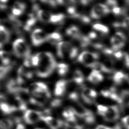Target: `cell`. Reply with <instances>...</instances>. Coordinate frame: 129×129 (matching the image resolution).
<instances>
[{
  "label": "cell",
  "mask_w": 129,
  "mask_h": 129,
  "mask_svg": "<svg viewBox=\"0 0 129 129\" xmlns=\"http://www.w3.org/2000/svg\"><path fill=\"white\" fill-rule=\"evenodd\" d=\"M40 58V63L37 67L36 74L38 77H49L56 68V60L50 52H40L38 53Z\"/></svg>",
  "instance_id": "obj_1"
},
{
  "label": "cell",
  "mask_w": 129,
  "mask_h": 129,
  "mask_svg": "<svg viewBox=\"0 0 129 129\" xmlns=\"http://www.w3.org/2000/svg\"><path fill=\"white\" fill-rule=\"evenodd\" d=\"M14 53L18 57L26 58L30 55L29 47L23 39H19L13 43Z\"/></svg>",
  "instance_id": "obj_2"
},
{
  "label": "cell",
  "mask_w": 129,
  "mask_h": 129,
  "mask_svg": "<svg viewBox=\"0 0 129 129\" xmlns=\"http://www.w3.org/2000/svg\"><path fill=\"white\" fill-rule=\"evenodd\" d=\"M122 110L120 106L112 105L108 106L107 112L103 118L108 122H114L118 120L120 117L121 111Z\"/></svg>",
  "instance_id": "obj_3"
},
{
  "label": "cell",
  "mask_w": 129,
  "mask_h": 129,
  "mask_svg": "<svg viewBox=\"0 0 129 129\" xmlns=\"http://www.w3.org/2000/svg\"><path fill=\"white\" fill-rule=\"evenodd\" d=\"M126 38L124 34L121 32H116L111 39L112 49L114 51H118L124 47Z\"/></svg>",
  "instance_id": "obj_4"
},
{
  "label": "cell",
  "mask_w": 129,
  "mask_h": 129,
  "mask_svg": "<svg viewBox=\"0 0 129 129\" xmlns=\"http://www.w3.org/2000/svg\"><path fill=\"white\" fill-rule=\"evenodd\" d=\"M109 7L103 4H98L94 5L91 11L90 16L94 19H98L110 13Z\"/></svg>",
  "instance_id": "obj_5"
},
{
  "label": "cell",
  "mask_w": 129,
  "mask_h": 129,
  "mask_svg": "<svg viewBox=\"0 0 129 129\" xmlns=\"http://www.w3.org/2000/svg\"><path fill=\"white\" fill-rule=\"evenodd\" d=\"M99 56V54L96 52L84 51L79 55L78 60L79 62L88 66L89 65L96 62V60L98 59Z\"/></svg>",
  "instance_id": "obj_6"
},
{
  "label": "cell",
  "mask_w": 129,
  "mask_h": 129,
  "mask_svg": "<svg viewBox=\"0 0 129 129\" xmlns=\"http://www.w3.org/2000/svg\"><path fill=\"white\" fill-rule=\"evenodd\" d=\"M41 112L33 110H27L25 112L23 118L26 124H34L42 120Z\"/></svg>",
  "instance_id": "obj_7"
},
{
  "label": "cell",
  "mask_w": 129,
  "mask_h": 129,
  "mask_svg": "<svg viewBox=\"0 0 129 129\" xmlns=\"http://www.w3.org/2000/svg\"><path fill=\"white\" fill-rule=\"evenodd\" d=\"M28 69L23 65L20 67L18 71L16 81L19 86L24 83L27 80L31 79L33 77L32 72L28 70Z\"/></svg>",
  "instance_id": "obj_8"
},
{
  "label": "cell",
  "mask_w": 129,
  "mask_h": 129,
  "mask_svg": "<svg viewBox=\"0 0 129 129\" xmlns=\"http://www.w3.org/2000/svg\"><path fill=\"white\" fill-rule=\"evenodd\" d=\"M98 96L96 91L89 88H84L81 92V96L85 103L92 105L95 102Z\"/></svg>",
  "instance_id": "obj_9"
},
{
  "label": "cell",
  "mask_w": 129,
  "mask_h": 129,
  "mask_svg": "<svg viewBox=\"0 0 129 129\" xmlns=\"http://www.w3.org/2000/svg\"><path fill=\"white\" fill-rule=\"evenodd\" d=\"M47 35L40 29L35 30L32 34L31 40L34 45L38 46L46 41Z\"/></svg>",
  "instance_id": "obj_10"
},
{
  "label": "cell",
  "mask_w": 129,
  "mask_h": 129,
  "mask_svg": "<svg viewBox=\"0 0 129 129\" xmlns=\"http://www.w3.org/2000/svg\"><path fill=\"white\" fill-rule=\"evenodd\" d=\"M72 45L69 42H61L57 44V54L59 57L63 58L68 56Z\"/></svg>",
  "instance_id": "obj_11"
},
{
  "label": "cell",
  "mask_w": 129,
  "mask_h": 129,
  "mask_svg": "<svg viewBox=\"0 0 129 129\" xmlns=\"http://www.w3.org/2000/svg\"><path fill=\"white\" fill-rule=\"evenodd\" d=\"M42 120L44 121L50 129H59L64 125L65 122L63 121L54 119L50 116L43 118Z\"/></svg>",
  "instance_id": "obj_12"
},
{
  "label": "cell",
  "mask_w": 129,
  "mask_h": 129,
  "mask_svg": "<svg viewBox=\"0 0 129 129\" xmlns=\"http://www.w3.org/2000/svg\"><path fill=\"white\" fill-rule=\"evenodd\" d=\"M68 82L66 81L61 80L56 83L54 94L55 96H59L63 95L67 90Z\"/></svg>",
  "instance_id": "obj_13"
},
{
  "label": "cell",
  "mask_w": 129,
  "mask_h": 129,
  "mask_svg": "<svg viewBox=\"0 0 129 129\" xmlns=\"http://www.w3.org/2000/svg\"><path fill=\"white\" fill-rule=\"evenodd\" d=\"M63 117L66 119L67 122L77 123V115L72 107L65 109L62 113Z\"/></svg>",
  "instance_id": "obj_14"
},
{
  "label": "cell",
  "mask_w": 129,
  "mask_h": 129,
  "mask_svg": "<svg viewBox=\"0 0 129 129\" xmlns=\"http://www.w3.org/2000/svg\"><path fill=\"white\" fill-rule=\"evenodd\" d=\"M10 38V33L9 30L6 27L1 25L0 26V39H1V48H2L3 44L9 42Z\"/></svg>",
  "instance_id": "obj_15"
},
{
  "label": "cell",
  "mask_w": 129,
  "mask_h": 129,
  "mask_svg": "<svg viewBox=\"0 0 129 129\" xmlns=\"http://www.w3.org/2000/svg\"><path fill=\"white\" fill-rule=\"evenodd\" d=\"M6 88L7 91L9 93L16 95L21 87H19L16 80H15L14 79H10L7 82L6 85Z\"/></svg>",
  "instance_id": "obj_16"
},
{
  "label": "cell",
  "mask_w": 129,
  "mask_h": 129,
  "mask_svg": "<svg viewBox=\"0 0 129 129\" xmlns=\"http://www.w3.org/2000/svg\"><path fill=\"white\" fill-rule=\"evenodd\" d=\"M129 75L122 72H116L113 76V81L116 85H120L126 81L128 80Z\"/></svg>",
  "instance_id": "obj_17"
},
{
  "label": "cell",
  "mask_w": 129,
  "mask_h": 129,
  "mask_svg": "<svg viewBox=\"0 0 129 129\" xmlns=\"http://www.w3.org/2000/svg\"><path fill=\"white\" fill-rule=\"evenodd\" d=\"M88 79L89 82L93 84H98L103 80L104 77L100 72L93 70L88 77Z\"/></svg>",
  "instance_id": "obj_18"
},
{
  "label": "cell",
  "mask_w": 129,
  "mask_h": 129,
  "mask_svg": "<svg viewBox=\"0 0 129 129\" xmlns=\"http://www.w3.org/2000/svg\"><path fill=\"white\" fill-rule=\"evenodd\" d=\"M1 109L3 113L5 115H9L14 113L19 110L18 108L14 105H11L7 103L1 102Z\"/></svg>",
  "instance_id": "obj_19"
},
{
  "label": "cell",
  "mask_w": 129,
  "mask_h": 129,
  "mask_svg": "<svg viewBox=\"0 0 129 129\" xmlns=\"http://www.w3.org/2000/svg\"><path fill=\"white\" fill-rule=\"evenodd\" d=\"M87 67L92 68L93 70L98 71V72H103L106 73H111L112 72V70H110L107 68L104 64L96 61L89 65Z\"/></svg>",
  "instance_id": "obj_20"
},
{
  "label": "cell",
  "mask_w": 129,
  "mask_h": 129,
  "mask_svg": "<svg viewBox=\"0 0 129 129\" xmlns=\"http://www.w3.org/2000/svg\"><path fill=\"white\" fill-rule=\"evenodd\" d=\"M72 81L77 86L82 85L84 81V75L80 70H77L74 72Z\"/></svg>",
  "instance_id": "obj_21"
},
{
  "label": "cell",
  "mask_w": 129,
  "mask_h": 129,
  "mask_svg": "<svg viewBox=\"0 0 129 129\" xmlns=\"http://www.w3.org/2000/svg\"><path fill=\"white\" fill-rule=\"evenodd\" d=\"M62 40V36L60 34L57 32H54L47 35L46 41L52 44L60 42Z\"/></svg>",
  "instance_id": "obj_22"
},
{
  "label": "cell",
  "mask_w": 129,
  "mask_h": 129,
  "mask_svg": "<svg viewBox=\"0 0 129 129\" xmlns=\"http://www.w3.org/2000/svg\"><path fill=\"white\" fill-rule=\"evenodd\" d=\"M36 21H37L36 18L35 17H34L32 14L29 15V17L26 20L24 26V30L27 31H30L31 30L33 26L35 25Z\"/></svg>",
  "instance_id": "obj_23"
},
{
  "label": "cell",
  "mask_w": 129,
  "mask_h": 129,
  "mask_svg": "<svg viewBox=\"0 0 129 129\" xmlns=\"http://www.w3.org/2000/svg\"><path fill=\"white\" fill-rule=\"evenodd\" d=\"M67 35L73 38L74 39H76L81 35L78 28L75 26H72L68 28L66 31Z\"/></svg>",
  "instance_id": "obj_24"
},
{
  "label": "cell",
  "mask_w": 129,
  "mask_h": 129,
  "mask_svg": "<svg viewBox=\"0 0 129 129\" xmlns=\"http://www.w3.org/2000/svg\"><path fill=\"white\" fill-rule=\"evenodd\" d=\"M52 14L46 11L39 10L37 12V17L41 21L49 22Z\"/></svg>",
  "instance_id": "obj_25"
},
{
  "label": "cell",
  "mask_w": 129,
  "mask_h": 129,
  "mask_svg": "<svg viewBox=\"0 0 129 129\" xmlns=\"http://www.w3.org/2000/svg\"><path fill=\"white\" fill-rule=\"evenodd\" d=\"M65 16L62 14H52L51 16L49 22L59 24L62 23L64 21Z\"/></svg>",
  "instance_id": "obj_26"
},
{
  "label": "cell",
  "mask_w": 129,
  "mask_h": 129,
  "mask_svg": "<svg viewBox=\"0 0 129 129\" xmlns=\"http://www.w3.org/2000/svg\"><path fill=\"white\" fill-rule=\"evenodd\" d=\"M14 121L10 119H2L1 121V129H12Z\"/></svg>",
  "instance_id": "obj_27"
},
{
  "label": "cell",
  "mask_w": 129,
  "mask_h": 129,
  "mask_svg": "<svg viewBox=\"0 0 129 129\" xmlns=\"http://www.w3.org/2000/svg\"><path fill=\"white\" fill-rule=\"evenodd\" d=\"M86 123L89 125H92L95 123L96 117L94 114L91 110L83 118Z\"/></svg>",
  "instance_id": "obj_28"
},
{
  "label": "cell",
  "mask_w": 129,
  "mask_h": 129,
  "mask_svg": "<svg viewBox=\"0 0 129 129\" xmlns=\"http://www.w3.org/2000/svg\"><path fill=\"white\" fill-rule=\"evenodd\" d=\"M92 27L94 30L103 34H107L109 32V29L107 26L101 23H96L93 25Z\"/></svg>",
  "instance_id": "obj_29"
},
{
  "label": "cell",
  "mask_w": 129,
  "mask_h": 129,
  "mask_svg": "<svg viewBox=\"0 0 129 129\" xmlns=\"http://www.w3.org/2000/svg\"><path fill=\"white\" fill-rule=\"evenodd\" d=\"M58 73L59 75L61 76H63L66 74L68 71V65L63 63H60L57 65L56 66Z\"/></svg>",
  "instance_id": "obj_30"
},
{
  "label": "cell",
  "mask_w": 129,
  "mask_h": 129,
  "mask_svg": "<svg viewBox=\"0 0 129 129\" xmlns=\"http://www.w3.org/2000/svg\"><path fill=\"white\" fill-rule=\"evenodd\" d=\"M12 68V66L11 65L4 66H1L0 68V78L1 80H2L9 73V72L10 71L11 68Z\"/></svg>",
  "instance_id": "obj_31"
},
{
  "label": "cell",
  "mask_w": 129,
  "mask_h": 129,
  "mask_svg": "<svg viewBox=\"0 0 129 129\" xmlns=\"http://www.w3.org/2000/svg\"><path fill=\"white\" fill-rule=\"evenodd\" d=\"M67 12L72 17L77 18L80 15L78 12L77 8L74 6H71L67 9Z\"/></svg>",
  "instance_id": "obj_32"
},
{
  "label": "cell",
  "mask_w": 129,
  "mask_h": 129,
  "mask_svg": "<svg viewBox=\"0 0 129 129\" xmlns=\"http://www.w3.org/2000/svg\"><path fill=\"white\" fill-rule=\"evenodd\" d=\"M112 12L115 16H120L121 15L125 14L126 12V9H122L120 7H115L112 9Z\"/></svg>",
  "instance_id": "obj_33"
},
{
  "label": "cell",
  "mask_w": 129,
  "mask_h": 129,
  "mask_svg": "<svg viewBox=\"0 0 129 129\" xmlns=\"http://www.w3.org/2000/svg\"><path fill=\"white\" fill-rule=\"evenodd\" d=\"M108 106H105L103 105H98L97 106L98 113L100 115L103 117L107 112Z\"/></svg>",
  "instance_id": "obj_34"
},
{
  "label": "cell",
  "mask_w": 129,
  "mask_h": 129,
  "mask_svg": "<svg viewBox=\"0 0 129 129\" xmlns=\"http://www.w3.org/2000/svg\"><path fill=\"white\" fill-rule=\"evenodd\" d=\"M78 53V49L77 47L72 45V48L71 49L68 57L72 59H74L76 57V56H77Z\"/></svg>",
  "instance_id": "obj_35"
},
{
  "label": "cell",
  "mask_w": 129,
  "mask_h": 129,
  "mask_svg": "<svg viewBox=\"0 0 129 129\" xmlns=\"http://www.w3.org/2000/svg\"><path fill=\"white\" fill-rule=\"evenodd\" d=\"M62 104V101L59 99H54L51 102V107L53 108H57L61 106Z\"/></svg>",
  "instance_id": "obj_36"
},
{
  "label": "cell",
  "mask_w": 129,
  "mask_h": 129,
  "mask_svg": "<svg viewBox=\"0 0 129 129\" xmlns=\"http://www.w3.org/2000/svg\"><path fill=\"white\" fill-rule=\"evenodd\" d=\"M76 19H79V20L81 22L84 23L85 24H88L90 22V18L88 16L85 15H82L80 14Z\"/></svg>",
  "instance_id": "obj_37"
},
{
  "label": "cell",
  "mask_w": 129,
  "mask_h": 129,
  "mask_svg": "<svg viewBox=\"0 0 129 129\" xmlns=\"http://www.w3.org/2000/svg\"><path fill=\"white\" fill-rule=\"evenodd\" d=\"M13 8L15 9H19L22 11H24L25 9H26V5L24 3L19 2H16L14 3Z\"/></svg>",
  "instance_id": "obj_38"
},
{
  "label": "cell",
  "mask_w": 129,
  "mask_h": 129,
  "mask_svg": "<svg viewBox=\"0 0 129 129\" xmlns=\"http://www.w3.org/2000/svg\"><path fill=\"white\" fill-rule=\"evenodd\" d=\"M31 61L32 65L37 67L39 66L40 63V58L38 53L32 56Z\"/></svg>",
  "instance_id": "obj_39"
},
{
  "label": "cell",
  "mask_w": 129,
  "mask_h": 129,
  "mask_svg": "<svg viewBox=\"0 0 129 129\" xmlns=\"http://www.w3.org/2000/svg\"><path fill=\"white\" fill-rule=\"evenodd\" d=\"M121 60L126 67L129 68V54L126 52H123V55Z\"/></svg>",
  "instance_id": "obj_40"
},
{
  "label": "cell",
  "mask_w": 129,
  "mask_h": 129,
  "mask_svg": "<svg viewBox=\"0 0 129 129\" xmlns=\"http://www.w3.org/2000/svg\"><path fill=\"white\" fill-rule=\"evenodd\" d=\"M122 122L126 129H129V115L122 119Z\"/></svg>",
  "instance_id": "obj_41"
},
{
  "label": "cell",
  "mask_w": 129,
  "mask_h": 129,
  "mask_svg": "<svg viewBox=\"0 0 129 129\" xmlns=\"http://www.w3.org/2000/svg\"><path fill=\"white\" fill-rule=\"evenodd\" d=\"M106 5L108 6V7H111L113 9V8L117 7L118 5V2L116 1L108 0L106 2Z\"/></svg>",
  "instance_id": "obj_42"
},
{
  "label": "cell",
  "mask_w": 129,
  "mask_h": 129,
  "mask_svg": "<svg viewBox=\"0 0 129 129\" xmlns=\"http://www.w3.org/2000/svg\"><path fill=\"white\" fill-rule=\"evenodd\" d=\"M122 28L129 29V17L124 19L122 22Z\"/></svg>",
  "instance_id": "obj_43"
},
{
  "label": "cell",
  "mask_w": 129,
  "mask_h": 129,
  "mask_svg": "<svg viewBox=\"0 0 129 129\" xmlns=\"http://www.w3.org/2000/svg\"><path fill=\"white\" fill-rule=\"evenodd\" d=\"M12 15L13 16H20L23 12L22 11L19 10V9H15V8H12Z\"/></svg>",
  "instance_id": "obj_44"
},
{
  "label": "cell",
  "mask_w": 129,
  "mask_h": 129,
  "mask_svg": "<svg viewBox=\"0 0 129 129\" xmlns=\"http://www.w3.org/2000/svg\"><path fill=\"white\" fill-rule=\"evenodd\" d=\"M123 55V52L121 51H117L116 52H114L113 56L117 59L121 60Z\"/></svg>",
  "instance_id": "obj_45"
},
{
  "label": "cell",
  "mask_w": 129,
  "mask_h": 129,
  "mask_svg": "<svg viewBox=\"0 0 129 129\" xmlns=\"http://www.w3.org/2000/svg\"><path fill=\"white\" fill-rule=\"evenodd\" d=\"M87 36L92 42V40H94V39H96L97 34L95 32H90L89 33Z\"/></svg>",
  "instance_id": "obj_46"
},
{
  "label": "cell",
  "mask_w": 129,
  "mask_h": 129,
  "mask_svg": "<svg viewBox=\"0 0 129 129\" xmlns=\"http://www.w3.org/2000/svg\"><path fill=\"white\" fill-rule=\"evenodd\" d=\"M79 2L83 5H86L89 4L90 2H92V1H81Z\"/></svg>",
  "instance_id": "obj_47"
},
{
  "label": "cell",
  "mask_w": 129,
  "mask_h": 129,
  "mask_svg": "<svg viewBox=\"0 0 129 129\" xmlns=\"http://www.w3.org/2000/svg\"><path fill=\"white\" fill-rule=\"evenodd\" d=\"M16 129H26V128L23 124L19 123V124H18Z\"/></svg>",
  "instance_id": "obj_48"
},
{
  "label": "cell",
  "mask_w": 129,
  "mask_h": 129,
  "mask_svg": "<svg viewBox=\"0 0 129 129\" xmlns=\"http://www.w3.org/2000/svg\"><path fill=\"white\" fill-rule=\"evenodd\" d=\"M127 105L129 108V99L128 100L127 102Z\"/></svg>",
  "instance_id": "obj_49"
},
{
  "label": "cell",
  "mask_w": 129,
  "mask_h": 129,
  "mask_svg": "<svg viewBox=\"0 0 129 129\" xmlns=\"http://www.w3.org/2000/svg\"><path fill=\"white\" fill-rule=\"evenodd\" d=\"M35 129H42V128H35Z\"/></svg>",
  "instance_id": "obj_50"
}]
</instances>
